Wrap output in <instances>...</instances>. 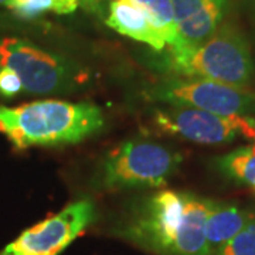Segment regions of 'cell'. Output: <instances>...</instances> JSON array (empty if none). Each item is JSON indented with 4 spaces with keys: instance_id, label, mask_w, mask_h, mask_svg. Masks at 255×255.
Returning <instances> with one entry per match:
<instances>
[{
    "instance_id": "cell-1",
    "label": "cell",
    "mask_w": 255,
    "mask_h": 255,
    "mask_svg": "<svg viewBox=\"0 0 255 255\" xmlns=\"http://www.w3.org/2000/svg\"><path fill=\"white\" fill-rule=\"evenodd\" d=\"M211 200L187 191L149 196L122 228L130 243L155 255H210L206 219Z\"/></svg>"
},
{
    "instance_id": "cell-2",
    "label": "cell",
    "mask_w": 255,
    "mask_h": 255,
    "mask_svg": "<svg viewBox=\"0 0 255 255\" xmlns=\"http://www.w3.org/2000/svg\"><path fill=\"white\" fill-rule=\"evenodd\" d=\"M104 122L100 108L84 102L46 100L18 107L0 105V132L16 150L78 143L97 135Z\"/></svg>"
},
{
    "instance_id": "cell-3",
    "label": "cell",
    "mask_w": 255,
    "mask_h": 255,
    "mask_svg": "<svg viewBox=\"0 0 255 255\" xmlns=\"http://www.w3.org/2000/svg\"><path fill=\"white\" fill-rule=\"evenodd\" d=\"M164 65L193 80H209L246 88L254 75V63L246 37L231 23H221L214 34L190 51H169Z\"/></svg>"
},
{
    "instance_id": "cell-4",
    "label": "cell",
    "mask_w": 255,
    "mask_h": 255,
    "mask_svg": "<svg viewBox=\"0 0 255 255\" xmlns=\"http://www.w3.org/2000/svg\"><path fill=\"white\" fill-rule=\"evenodd\" d=\"M180 162L182 155L166 146L133 139L107 156L98 182L107 190L160 187L177 172Z\"/></svg>"
},
{
    "instance_id": "cell-5",
    "label": "cell",
    "mask_w": 255,
    "mask_h": 255,
    "mask_svg": "<svg viewBox=\"0 0 255 255\" xmlns=\"http://www.w3.org/2000/svg\"><path fill=\"white\" fill-rule=\"evenodd\" d=\"M0 67L16 74L23 92L30 94L75 91L87 81V73L64 57L17 37L0 40Z\"/></svg>"
},
{
    "instance_id": "cell-6",
    "label": "cell",
    "mask_w": 255,
    "mask_h": 255,
    "mask_svg": "<svg viewBox=\"0 0 255 255\" xmlns=\"http://www.w3.org/2000/svg\"><path fill=\"white\" fill-rule=\"evenodd\" d=\"M92 201L70 203L57 214L24 230L14 241L0 250V255H58L95 221Z\"/></svg>"
},
{
    "instance_id": "cell-7",
    "label": "cell",
    "mask_w": 255,
    "mask_h": 255,
    "mask_svg": "<svg viewBox=\"0 0 255 255\" xmlns=\"http://www.w3.org/2000/svg\"><path fill=\"white\" fill-rule=\"evenodd\" d=\"M155 125L166 133L203 145L228 143L240 136L255 140V128L250 118L240 115L224 117L190 107L170 105L157 110Z\"/></svg>"
},
{
    "instance_id": "cell-8",
    "label": "cell",
    "mask_w": 255,
    "mask_h": 255,
    "mask_svg": "<svg viewBox=\"0 0 255 255\" xmlns=\"http://www.w3.org/2000/svg\"><path fill=\"white\" fill-rule=\"evenodd\" d=\"M150 97L167 105L190 107L224 117L255 112V94L209 80H169L155 87Z\"/></svg>"
},
{
    "instance_id": "cell-9",
    "label": "cell",
    "mask_w": 255,
    "mask_h": 255,
    "mask_svg": "<svg viewBox=\"0 0 255 255\" xmlns=\"http://www.w3.org/2000/svg\"><path fill=\"white\" fill-rule=\"evenodd\" d=\"M107 24L119 34L145 43L156 51H162L166 47L153 18L135 0H111Z\"/></svg>"
},
{
    "instance_id": "cell-10",
    "label": "cell",
    "mask_w": 255,
    "mask_h": 255,
    "mask_svg": "<svg viewBox=\"0 0 255 255\" xmlns=\"http://www.w3.org/2000/svg\"><path fill=\"white\" fill-rule=\"evenodd\" d=\"M228 3L230 0H204L194 14L177 26L179 46L169 51H190L207 41L221 26Z\"/></svg>"
},
{
    "instance_id": "cell-11",
    "label": "cell",
    "mask_w": 255,
    "mask_h": 255,
    "mask_svg": "<svg viewBox=\"0 0 255 255\" xmlns=\"http://www.w3.org/2000/svg\"><path fill=\"white\" fill-rule=\"evenodd\" d=\"M251 217V213L237 206L211 201L206 219V241L210 255L219 254L220 250L246 227Z\"/></svg>"
},
{
    "instance_id": "cell-12",
    "label": "cell",
    "mask_w": 255,
    "mask_h": 255,
    "mask_svg": "<svg viewBox=\"0 0 255 255\" xmlns=\"http://www.w3.org/2000/svg\"><path fill=\"white\" fill-rule=\"evenodd\" d=\"M80 3L81 0H10L7 7L21 20H36L47 13H74Z\"/></svg>"
},
{
    "instance_id": "cell-13",
    "label": "cell",
    "mask_w": 255,
    "mask_h": 255,
    "mask_svg": "<svg viewBox=\"0 0 255 255\" xmlns=\"http://www.w3.org/2000/svg\"><path fill=\"white\" fill-rule=\"evenodd\" d=\"M219 166L231 179L255 186V143L224 155L219 160Z\"/></svg>"
},
{
    "instance_id": "cell-14",
    "label": "cell",
    "mask_w": 255,
    "mask_h": 255,
    "mask_svg": "<svg viewBox=\"0 0 255 255\" xmlns=\"http://www.w3.org/2000/svg\"><path fill=\"white\" fill-rule=\"evenodd\" d=\"M143 6L150 17L153 18L156 27L162 33L166 46L173 50L179 46V30L174 18L172 0H135Z\"/></svg>"
},
{
    "instance_id": "cell-15",
    "label": "cell",
    "mask_w": 255,
    "mask_h": 255,
    "mask_svg": "<svg viewBox=\"0 0 255 255\" xmlns=\"http://www.w3.org/2000/svg\"><path fill=\"white\" fill-rule=\"evenodd\" d=\"M217 255H255V214L233 240L220 250Z\"/></svg>"
},
{
    "instance_id": "cell-16",
    "label": "cell",
    "mask_w": 255,
    "mask_h": 255,
    "mask_svg": "<svg viewBox=\"0 0 255 255\" xmlns=\"http://www.w3.org/2000/svg\"><path fill=\"white\" fill-rule=\"evenodd\" d=\"M20 92H23V88L17 75L6 67H0V95L4 98H13Z\"/></svg>"
},
{
    "instance_id": "cell-17",
    "label": "cell",
    "mask_w": 255,
    "mask_h": 255,
    "mask_svg": "<svg viewBox=\"0 0 255 255\" xmlns=\"http://www.w3.org/2000/svg\"><path fill=\"white\" fill-rule=\"evenodd\" d=\"M241 1H243V6H244L246 11L255 23V0H241Z\"/></svg>"
},
{
    "instance_id": "cell-18",
    "label": "cell",
    "mask_w": 255,
    "mask_h": 255,
    "mask_svg": "<svg viewBox=\"0 0 255 255\" xmlns=\"http://www.w3.org/2000/svg\"><path fill=\"white\" fill-rule=\"evenodd\" d=\"M10 0H0V6H7Z\"/></svg>"
},
{
    "instance_id": "cell-19",
    "label": "cell",
    "mask_w": 255,
    "mask_h": 255,
    "mask_svg": "<svg viewBox=\"0 0 255 255\" xmlns=\"http://www.w3.org/2000/svg\"><path fill=\"white\" fill-rule=\"evenodd\" d=\"M250 122H251V125H253V127L255 128V119H253V118H250Z\"/></svg>"
},
{
    "instance_id": "cell-20",
    "label": "cell",
    "mask_w": 255,
    "mask_h": 255,
    "mask_svg": "<svg viewBox=\"0 0 255 255\" xmlns=\"http://www.w3.org/2000/svg\"><path fill=\"white\" fill-rule=\"evenodd\" d=\"M82 1V0H81ZM87 1H98V0H87Z\"/></svg>"
},
{
    "instance_id": "cell-21",
    "label": "cell",
    "mask_w": 255,
    "mask_h": 255,
    "mask_svg": "<svg viewBox=\"0 0 255 255\" xmlns=\"http://www.w3.org/2000/svg\"><path fill=\"white\" fill-rule=\"evenodd\" d=\"M254 189H255V186H254Z\"/></svg>"
}]
</instances>
